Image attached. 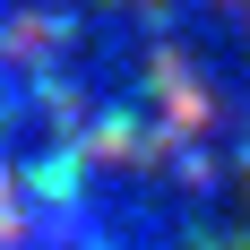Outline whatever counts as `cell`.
<instances>
[{"label": "cell", "instance_id": "obj_1", "mask_svg": "<svg viewBox=\"0 0 250 250\" xmlns=\"http://www.w3.org/2000/svg\"><path fill=\"white\" fill-rule=\"evenodd\" d=\"M112 164L121 155L61 121V104L0 95V250H129L147 199Z\"/></svg>", "mask_w": 250, "mask_h": 250}]
</instances>
